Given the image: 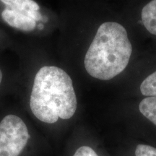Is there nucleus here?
Instances as JSON below:
<instances>
[{
	"label": "nucleus",
	"mask_w": 156,
	"mask_h": 156,
	"mask_svg": "<svg viewBox=\"0 0 156 156\" xmlns=\"http://www.w3.org/2000/svg\"><path fill=\"white\" fill-rule=\"evenodd\" d=\"M77 98L73 80L61 68L45 66L34 79L30 98V108L41 122L54 124L69 119L75 114Z\"/></svg>",
	"instance_id": "obj_1"
},
{
	"label": "nucleus",
	"mask_w": 156,
	"mask_h": 156,
	"mask_svg": "<svg viewBox=\"0 0 156 156\" xmlns=\"http://www.w3.org/2000/svg\"><path fill=\"white\" fill-rule=\"evenodd\" d=\"M132 46L127 32L116 22L100 25L85 57V67L93 77L109 80L126 67Z\"/></svg>",
	"instance_id": "obj_2"
},
{
	"label": "nucleus",
	"mask_w": 156,
	"mask_h": 156,
	"mask_svg": "<svg viewBox=\"0 0 156 156\" xmlns=\"http://www.w3.org/2000/svg\"><path fill=\"white\" fill-rule=\"evenodd\" d=\"M30 139L28 127L19 116L9 114L0 122V156H19Z\"/></svg>",
	"instance_id": "obj_3"
},
{
	"label": "nucleus",
	"mask_w": 156,
	"mask_h": 156,
	"mask_svg": "<svg viewBox=\"0 0 156 156\" xmlns=\"http://www.w3.org/2000/svg\"><path fill=\"white\" fill-rule=\"evenodd\" d=\"M2 17L4 21L9 25L20 30L31 31L36 28V21L22 13L9 8L4 9L2 12Z\"/></svg>",
	"instance_id": "obj_4"
},
{
	"label": "nucleus",
	"mask_w": 156,
	"mask_h": 156,
	"mask_svg": "<svg viewBox=\"0 0 156 156\" xmlns=\"http://www.w3.org/2000/svg\"><path fill=\"white\" fill-rule=\"evenodd\" d=\"M7 8L26 15L35 21H41L43 15L38 12L40 7L34 0H0Z\"/></svg>",
	"instance_id": "obj_5"
},
{
	"label": "nucleus",
	"mask_w": 156,
	"mask_h": 156,
	"mask_svg": "<svg viewBox=\"0 0 156 156\" xmlns=\"http://www.w3.org/2000/svg\"><path fill=\"white\" fill-rule=\"evenodd\" d=\"M142 21L148 32L156 36V0H152L143 7Z\"/></svg>",
	"instance_id": "obj_6"
},
{
	"label": "nucleus",
	"mask_w": 156,
	"mask_h": 156,
	"mask_svg": "<svg viewBox=\"0 0 156 156\" xmlns=\"http://www.w3.org/2000/svg\"><path fill=\"white\" fill-rule=\"evenodd\" d=\"M140 112L156 125V96L145 98L140 103Z\"/></svg>",
	"instance_id": "obj_7"
},
{
	"label": "nucleus",
	"mask_w": 156,
	"mask_h": 156,
	"mask_svg": "<svg viewBox=\"0 0 156 156\" xmlns=\"http://www.w3.org/2000/svg\"><path fill=\"white\" fill-rule=\"evenodd\" d=\"M140 91L145 96H156V72L144 80L140 85Z\"/></svg>",
	"instance_id": "obj_8"
},
{
	"label": "nucleus",
	"mask_w": 156,
	"mask_h": 156,
	"mask_svg": "<svg viewBox=\"0 0 156 156\" xmlns=\"http://www.w3.org/2000/svg\"><path fill=\"white\" fill-rule=\"evenodd\" d=\"M136 156H156V148L147 145H138L135 151Z\"/></svg>",
	"instance_id": "obj_9"
},
{
	"label": "nucleus",
	"mask_w": 156,
	"mask_h": 156,
	"mask_svg": "<svg viewBox=\"0 0 156 156\" xmlns=\"http://www.w3.org/2000/svg\"><path fill=\"white\" fill-rule=\"evenodd\" d=\"M73 156H98L93 148L89 146H81L76 151Z\"/></svg>",
	"instance_id": "obj_10"
},
{
	"label": "nucleus",
	"mask_w": 156,
	"mask_h": 156,
	"mask_svg": "<svg viewBox=\"0 0 156 156\" xmlns=\"http://www.w3.org/2000/svg\"><path fill=\"white\" fill-rule=\"evenodd\" d=\"M2 73L1 69H0V84L2 83Z\"/></svg>",
	"instance_id": "obj_11"
},
{
	"label": "nucleus",
	"mask_w": 156,
	"mask_h": 156,
	"mask_svg": "<svg viewBox=\"0 0 156 156\" xmlns=\"http://www.w3.org/2000/svg\"><path fill=\"white\" fill-rule=\"evenodd\" d=\"M44 28V25L42 24H40L38 25V29H41V30H42V29Z\"/></svg>",
	"instance_id": "obj_12"
}]
</instances>
